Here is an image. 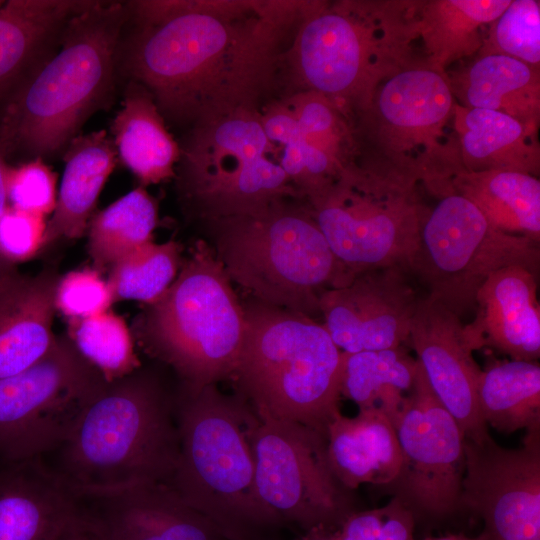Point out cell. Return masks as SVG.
I'll return each mask as SVG.
<instances>
[{"label":"cell","mask_w":540,"mask_h":540,"mask_svg":"<svg viewBox=\"0 0 540 540\" xmlns=\"http://www.w3.org/2000/svg\"><path fill=\"white\" fill-rule=\"evenodd\" d=\"M103 381L68 335L29 368L0 378V462L56 451Z\"/></svg>","instance_id":"4fadbf2b"},{"label":"cell","mask_w":540,"mask_h":540,"mask_svg":"<svg viewBox=\"0 0 540 540\" xmlns=\"http://www.w3.org/2000/svg\"><path fill=\"white\" fill-rule=\"evenodd\" d=\"M59 279L53 269L33 276L16 268L0 274V378L29 368L55 345L52 323Z\"/></svg>","instance_id":"7402d4cb"},{"label":"cell","mask_w":540,"mask_h":540,"mask_svg":"<svg viewBox=\"0 0 540 540\" xmlns=\"http://www.w3.org/2000/svg\"><path fill=\"white\" fill-rule=\"evenodd\" d=\"M422 540H485L482 534L477 537H469L464 534H448L441 537H427Z\"/></svg>","instance_id":"f6af8a7d"},{"label":"cell","mask_w":540,"mask_h":540,"mask_svg":"<svg viewBox=\"0 0 540 540\" xmlns=\"http://www.w3.org/2000/svg\"><path fill=\"white\" fill-rule=\"evenodd\" d=\"M402 462L384 487L416 518L442 520L460 507L464 436L419 363L414 388L394 424Z\"/></svg>","instance_id":"9a60e30c"},{"label":"cell","mask_w":540,"mask_h":540,"mask_svg":"<svg viewBox=\"0 0 540 540\" xmlns=\"http://www.w3.org/2000/svg\"><path fill=\"white\" fill-rule=\"evenodd\" d=\"M127 3L86 1L65 24L60 49L10 98L0 122V149L36 158L54 155L106 107L115 87Z\"/></svg>","instance_id":"3957f363"},{"label":"cell","mask_w":540,"mask_h":540,"mask_svg":"<svg viewBox=\"0 0 540 540\" xmlns=\"http://www.w3.org/2000/svg\"><path fill=\"white\" fill-rule=\"evenodd\" d=\"M3 3H4V2L0 0V8H1V6L3 5Z\"/></svg>","instance_id":"bcb514c9"},{"label":"cell","mask_w":540,"mask_h":540,"mask_svg":"<svg viewBox=\"0 0 540 540\" xmlns=\"http://www.w3.org/2000/svg\"><path fill=\"white\" fill-rule=\"evenodd\" d=\"M446 73L411 66L387 78L353 127L358 155L394 170L439 197L463 171Z\"/></svg>","instance_id":"9c48e42d"},{"label":"cell","mask_w":540,"mask_h":540,"mask_svg":"<svg viewBox=\"0 0 540 540\" xmlns=\"http://www.w3.org/2000/svg\"><path fill=\"white\" fill-rule=\"evenodd\" d=\"M111 132L118 158L140 186L175 178L180 144L168 130L152 95L141 84L129 80Z\"/></svg>","instance_id":"83f0119b"},{"label":"cell","mask_w":540,"mask_h":540,"mask_svg":"<svg viewBox=\"0 0 540 540\" xmlns=\"http://www.w3.org/2000/svg\"><path fill=\"white\" fill-rule=\"evenodd\" d=\"M68 337L106 381L120 379L141 367L131 331L124 319L110 310L70 320Z\"/></svg>","instance_id":"836d02e7"},{"label":"cell","mask_w":540,"mask_h":540,"mask_svg":"<svg viewBox=\"0 0 540 540\" xmlns=\"http://www.w3.org/2000/svg\"><path fill=\"white\" fill-rule=\"evenodd\" d=\"M53 453L49 466L77 496L170 485L179 455L176 391L143 367L104 380Z\"/></svg>","instance_id":"7a4b0ae2"},{"label":"cell","mask_w":540,"mask_h":540,"mask_svg":"<svg viewBox=\"0 0 540 540\" xmlns=\"http://www.w3.org/2000/svg\"><path fill=\"white\" fill-rule=\"evenodd\" d=\"M419 186L394 170L356 156L329 186L306 202L335 256L353 277L395 265L410 271L429 210Z\"/></svg>","instance_id":"30bf717a"},{"label":"cell","mask_w":540,"mask_h":540,"mask_svg":"<svg viewBox=\"0 0 540 540\" xmlns=\"http://www.w3.org/2000/svg\"><path fill=\"white\" fill-rule=\"evenodd\" d=\"M538 273L509 266L493 273L475 301V318L464 325L473 348H493L512 360L536 361L540 357Z\"/></svg>","instance_id":"ffe728a7"},{"label":"cell","mask_w":540,"mask_h":540,"mask_svg":"<svg viewBox=\"0 0 540 540\" xmlns=\"http://www.w3.org/2000/svg\"><path fill=\"white\" fill-rule=\"evenodd\" d=\"M314 0H138L118 60L179 125L281 97L284 55Z\"/></svg>","instance_id":"6da1fadb"},{"label":"cell","mask_w":540,"mask_h":540,"mask_svg":"<svg viewBox=\"0 0 540 540\" xmlns=\"http://www.w3.org/2000/svg\"><path fill=\"white\" fill-rule=\"evenodd\" d=\"M179 455L170 486L227 534L278 516L261 500L255 480L254 442L260 418L236 392L216 384L178 388Z\"/></svg>","instance_id":"52a82bcc"},{"label":"cell","mask_w":540,"mask_h":540,"mask_svg":"<svg viewBox=\"0 0 540 540\" xmlns=\"http://www.w3.org/2000/svg\"><path fill=\"white\" fill-rule=\"evenodd\" d=\"M446 76L459 105L497 111L539 129L540 68L507 56L487 55L474 57Z\"/></svg>","instance_id":"cb8c5ba5"},{"label":"cell","mask_w":540,"mask_h":540,"mask_svg":"<svg viewBox=\"0 0 540 540\" xmlns=\"http://www.w3.org/2000/svg\"><path fill=\"white\" fill-rule=\"evenodd\" d=\"M254 452L258 494L278 518L309 530L330 529L353 513L351 490L331 467L324 434L300 423L263 417Z\"/></svg>","instance_id":"5bb4252c"},{"label":"cell","mask_w":540,"mask_h":540,"mask_svg":"<svg viewBox=\"0 0 540 540\" xmlns=\"http://www.w3.org/2000/svg\"><path fill=\"white\" fill-rule=\"evenodd\" d=\"M63 156L64 172L55 209L46 224L44 245L83 235L118 157L105 130L77 135Z\"/></svg>","instance_id":"4316f807"},{"label":"cell","mask_w":540,"mask_h":540,"mask_svg":"<svg viewBox=\"0 0 540 540\" xmlns=\"http://www.w3.org/2000/svg\"><path fill=\"white\" fill-rule=\"evenodd\" d=\"M344 353L341 396L359 410L382 412L394 425L414 388L418 360L403 346Z\"/></svg>","instance_id":"4dcf8cb0"},{"label":"cell","mask_w":540,"mask_h":540,"mask_svg":"<svg viewBox=\"0 0 540 540\" xmlns=\"http://www.w3.org/2000/svg\"><path fill=\"white\" fill-rule=\"evenodd\" d=\"M57 174L42 158L7 170L9 206L46 217L56 206Z\"/></svg>","instance_id":"74e56055"},{"label":"cell","mask_w":540,"mask_h":540,"mask_svg":"<svg viewBox=\"0 0 540 540\" xmlns=\"http://www.w3.org/2000/svg\"><path fill=\"white\" fill-rule=\"evenodd\" d=\"M86 1L8 0L0 8V97L54 43Z\"/></svg>","instance_id":"f546056e"},{"label":"cell","mask_w":540,"mask_h":540,"mask_svg":"<svg viewBox=\"0 0 540 540\" xmlns=\"http://www.w3.org/2000/svg\"><path fill=\"white\" fill-rule=\"evenodd\" d=\"M328 456L339 481L349 490L365 483L384 486L397 475L402 455L392 422L380 411L339 413L327 429Z\"/></svg>","instance_id":"d4e9b609"},{"label":"cell","mask_w":540,"mask_h":540,"mask_svg":"<svg viewBox=\"0 0 540 540\" xmlns=\"http://www.w3.org/2000/svg\"><path fill=\"white\" fill-rule=\"evenodd\" d=\"M460 507L484 522L485 540H540V430L522 446L464 439Z\"/></svg>","instance_id":"2e32d148"},{"label":"cell","mask_w":540,"mask_h":540,"mask_svg":"<svg viewBox=\"0 0 540 540\" xmlns=\"http://www.w3.org/2000/svg\"><path fill=\"white\" fill-rule=\"evenodd\" d=\"M413 514L397 499L380 508L353 512L336 531L337 540H414Z\"/></svg>","instance_id":"ab89813d"},{"label":"cell","mask_w":540,"mask_h":540,"mask_svg":"<svg viewBox=\"0 0 540 540\" xmlns=\"http://www.w3.org/2000/svg\"><path fill=\"white\" fill-rule=\"evenodd\" d=\"M412 274L387 266L356 274L319 299L320 314L335 345L357 353L397 348L408 343L410 325L421 299Z\"/></svg>","instance_id":"e0dca14e"},{"label":"cell","mask_w":540,"mask_h":540,"mask_svg":"<svg viewBox=\"0 0 540 540\" xmlns=\"http://www.w3.org/2000/svg\"><path fill=\"white\" fill-rule=\"evenodd\" d=\"M477 404L487 426L504 434L540 430V366L536 361H496L482 370Z\"/></svg>","instance_id":"1f68e13d"},{"label":"cell","mask_w":540,"mask_h":540,"mask_svg":"<svg viewBox=\"0 0 540 540\" xmlns=\"http://www.w3.org/2000/svg\"><path fill=\"white\" fill-rule=\"evenodd\" d=\"M293 111L301 140L347 165L358 155L351 119L329 98L315 91L281 97Z\"/></svg>","instance_id":"d590c367"},{"label":"cell","mask_w":540,"mask_h":540,"mask_svg":"<svg viewBox=\"0 0 540 540\" xmlns=\"http://www.w3.org/2000/svg\"><path fill=\"white\" fill-rule=\"evenodd\" d=\"M180 149L178 196L199 223L254 212L278 198H303L273 159L278 147L266 138L259 111L196 122Z\"/></svg>","instance_id":"8fae6325"},{"label":"cell","mask_w":540,"mask_h":540,"mask_svg":"<svg viewBox=\"0 0 540 540\" xmlns=\"http://www.w3.org/2000/svg\"><path fill=\"white\" fill-rule=\"evenodd\" d=\"M423 219L412 276L460 319L475 308L476 296L496 271L509 266L539 273V243L495 228L465 197L449 193Z\"/></svg>","instance_id":"7c38bea8"},{"label":"cell","mask_w":540,"mask_h":540,"mask_svg":"<svg viewBox=\"0 0 540 540\" xmlns=\"http://www.w3.org/2000/svg\"><path fill=\"white\" fill-rule=\"evenodd\" d=\"M259 114L266 138L278 148L301 140L296 117L283 98L268 102Z\"/></svg>","instance_id":"b9f144b4"},{"label":"cell","mask_w":540,"mask_h":540,"mask_svg":"<svg viewBox=\"0 0 540 540\" xmlns=\"http://www.w3.org/2000/svg\"><path fill=\"white\" fill-rule=\"evenodd\" d=\"M180 259L181 245L173 239L137 247L111 266L108 283L114 301L154 302L174 281Z\"/></svg>","instance_id":"e575fe53"},{"label":"cell","mask_w":540,"mask_h":540,"mask_svg":"<svg viewBox=\"0 0 540 540\" xmlns=\"http://www.w3.org/2000/svg\"><path fill=\"white\" fill-rule=\"evenodd\" d=\"M502 55L540 68V1L511 0L474 57Z\"/></svg>","instance_id":"8d00e7d4"},{"label":"cell","mask_w":540,"mask_h":540,"mask_svg":"<svg viewBox=\"0 0 540 540\" xmlns=\"http://www.w3.org/2000/svg\"><path fill=\"white\" fill-rule=\"evenodd\" d=\"M454 129L463 171H514L538 177V130L487 109L466 108L455 101Z\"/></svg>","instance_id":"484cf974"},{"label":"cell","mask_w":540,"mask_h":540,"mask_svg":"<svg viewBox=\"0 0 540 540\" xmlns=\"http://www.w3.org/2000/svg\"><path fill=\"white\" fill-rule=\"evenodd\" d=\"M408 344L464 439L480 443L491 437L477 404L482 369L473 358L474 350L461 319L439 302L421 297L411 321Z\"/></svg>","instance_id":"ac0fdd59"},{"label":"cell","mask_w":540,"mask_h":540,"mask_svg":"<svg viewBox=\"0 0 540 540\" xmlns=\"http://www.w3.org/2000/svg\"><path fill=\"white\" fill-rule=\"evenodd\" d=\"M411 0H314L284 55L282 95L315 91L352 121L387 78L414 66Z\"/></svg>","instance_id":"277c9868"},{"label":"cell","mask_w":540,"mask_h":540,"mask_svg":"<svg viewBox=\"0 0 540 540\" xmlns=\"http://www.w3.org/2000/svg\"><path fill=\"white\" fill-rule=\"evenodd\" d=\"M113 302L108 281L95 269L74 270L59 279L55 306L70 320L84 319L108 311Z\"/></svg>","instance_id":"f35d334b"},{"label":"cell","mask_w":540,"mask_h":540,"mask_svg":"<svg viewBox=\"0 0 540 540\" xmlns=\"http://www.w3.org/2000/svg\"><path fill=\"white\" fill-rule=\"evenodd\" d=\"M46 217L9 206L0 218V274L15 269L44 246Z\"/></svg>","instance_id":"60d3db41"},{"label":"cell","mask_w":540,"mask_h":540,"mask_svg":"<svg viewBox=\"0 0 540 540\" xmlns=\"http://www.w3.org/2000/svg\"><path fill=\"white\" fill-rule=\"evenodd\" d=\"M105 540H214L219 529L170 485L147 483L77 496Z\"/></svg>","instance_id":"d6986e66"},{"label":"cell","mask_w":540,"mask_h":540,"mask_svg":"<svg viewBox=\"0 0 540 540\" xmlns=\"http://www.w3.org/2000/svg\"><path fill=\"white\" fill-rule=\"evenodd\" d=\"M200 225L230 281L258 302L316 319L321 295L353 278L303 198Z\"/></svg>","instance_id":"5b68a950"},{"label":"cell","mask_w":540,"mask_h":540,"mask_svg":"<svg viewBox=\"0 0 540 540\" xmlns=\"http://www.w3.org/2000/svg\"><path fill=\"white\" fill-rule=\"evenodd\" d=\"M449 193L468 199L500 231L540 242L538 177L514 171H461L449 179L441 196Z\"/></svg>","instance_id":"f1b7e54d"},{"label":"cell","mask_w":540,"mask_h":540,"mask_svg":"<svg viewBox=\"0 0 540 540\" xmlns=\"http://www.w3.org/2000/svg\"><path fill=\"white\" fill-rule=\"evenodd\" d=\"M511 0H411L414 66L446 73L463 59L475 56L489 25Z\"/></svg>","instance_id":"603a6c76"},{"label":"cell","mask_w":540,"mask_h":540,"mask_svg":"<svg viewBox=\"0 0 540 540\" xmlns=\"http://www.w3.org/2000/svg\"><path fill=\"white\" fill-rule=\"evenodd\" d=\"M4 157L5 153L0 149V218L9 207L7 197V170L9 166Z\"/></svg>","instance_id":"ee69618b"},{"label":"cell","mask_w":540,"mask_h":540,"mask_svg":"<svg viewBox=\"0 0 540 540\" xmlns=\"http://www.w3.org/2000/svg\"><path fill=\"white\" fill-rule=\"evenodd\" d=\"M79 509L44 459L0 462V540H53Z\"/></svg>","instance_id":"44dd1931"},{"label":"cell","mask_w":540,"mask_h":540,"mask_svg":"<svg viewBox=\"0 0 540 540\" xmlns=\"http://www.w3.org/2000/svg\"><path fill=\"white\" fill-rule=\"evenodd\" d=\"M159 220L158 202L143 186L95 214L88 224V251L97 268L114 265L152 241Z\"/></svg>","instance_id":"d6a6232c"},{"label":"cell","mask_w":540,"mask_h":540,"mask_svg":"<svg viewBox=\"0 0 540 540\" xmlns=\"http://www.w3.org/2000/svg\"><path fill=\"white\" fill-rule=\"evenodd\" d=\"M245 331L231 379L260 418L311 427L327 436L341 413L345 353L323 323L253 299L243 302Z\"/></svg>","instance_id":"8992f818"},{"label":"cell","mask_w":540,"mask_h":540,"mask_svg":"<svg viewBox=\"0 0 540 540\" xmlns=\"http://www.w3.org/2000/svg\"><path fill=\"white\" fill-rule=\"evenodd\" d=\"M307 540V539H306Z\"/></svg>","instance_id":"7dc6e473"},{"label":"cell","mask_w":540,"mask_h":540,"mask_svg":"<svg viewBox=\"0 0 540 540\" xmlns=\"http://www.w3.org/2000/svg\"><path fill=\"white\" fill-rule=\"evenodd\" d=\"M210 245L198 239L166 291L135 327L144 351L197 391L230 378L245 331L243 302Z\"/></svg>","instance_id":"ba28073f"},{"label":"cell","mask_w":540,"mask_h":540,"mask_svg":"<svg viewBox=\"0 0 540 540\" xmlns=\"http://www.w3.org/2000/svg\"><path fill=\"white\" fill-rule=\"evenodd\" d=\"M80 508V505H79ZM53 540H105L96 525L79 512L60 530Z\"/></svg>","instance_id":"7bdbcfd3"}]
</instances>
